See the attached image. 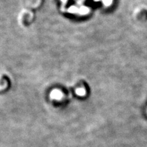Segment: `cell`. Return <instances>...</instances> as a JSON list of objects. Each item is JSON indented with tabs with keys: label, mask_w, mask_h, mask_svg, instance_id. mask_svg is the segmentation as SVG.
Listing matches in <instances>:
<instances>
[{
	"label": "cell",
	"mask_w": 147,
	"mask_h": 147,
	"mask_svg": "<svg viewBox=\"0 0 147 147\" xmlns=\"http://www.w3.org/2000/svg\"><path fill=\"white\" fill-rule=\"evenodd\" d=\"M63 92L58 89L53 90L51 93L50 94V98L53 102V103L59 104L63 102V100H64L65 96Z\"/></svg>",
	"instance_id": "cell-1"
}]
</instances>
